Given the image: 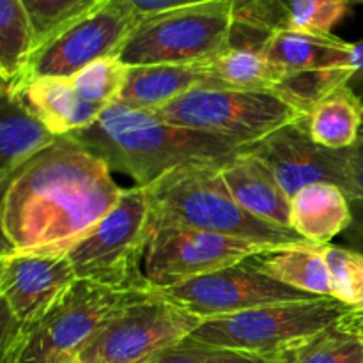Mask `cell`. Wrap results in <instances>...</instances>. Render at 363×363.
I'll return each instance as SVG.
<instances>
[{
    "label": "cell",
    "instance_id": "cell-3",
    "mask_svg": "<svg viewBox=\"0 0 363 363\" xmlns=\"http://www.w3.org/2000/svg\"><path fill=\"white\" fill-rule=\"evenodd\" d=\"M222 165L181 167L149 186H142L147 194L152 229L188 227L275 247L308 243L294 230L262 222L245 211L223 181Z\"/></svg>",
    "mask_w": 363,
    "mask_h": 363
},
{
    "label": "cell",
    "instance_id": "cell-13",
    "mask_svg": "<svg viewBox=\"0 0 363 363\" xmlns=\"http://www.w3.org/2000/svg\"><path fill=\"white\" fill-rule=\"evenodd\" d=\"M162 298L199 319L233 315L250 308L311 298L255 269L248 261L186 282L155 289Z\"/></svg>",
    "mask_w": 363,
    "mask_h": 363
},
{
    "label": "cell",
    "instance_id": "cell-24",
    "mask_svg": "<svg viewBox=\"0 0 363 363\" xmlns=\"http://www.w3.org/2000/svg\"><path fill=\"white\" fill-rule=\"evenodd\" d=\"M273 28L332 34V28L350 14V0H264Z\"/></svg>",
    "mask_w": 363,
    "mask_h": 363
},
{
    "label": "cell",
    "instance_id": "cell-18",
    "mask_svg": "<svg viewBox=\"0 0 363 363\" xmlns=\"http://www.w3.org/2000/svg\"><path fill=\"white\" fill-rule=\"evenodd\" d=\"M204 85V62L130 67L117 103L133 110L156 112Z\"/></svg>",
    "mask_w": 363,
    "mask_h": 363
},
{
    "label": "cell",
    "instance_id": "cell-33",
    "mask_svg": "<svg viewBox=\"0 0 363 363\" xmlns=\"http://www.w3.org/2000/svg\"><path fill=\"white\" fill-rule=\"evenodd\" d=\"M351 77L347 80L351 91L363 99V39L358 43H353V50H351V60H350Z\"/></svg>",
    "mask_w": 363,
    "mask_h": 363
},
{
    "label": "cell",
    "instance_id": "cell-30",
    "mask_svg": "<svg viewBox=\"0 0 363 363\" xmlns=\"http://www.w3.org/2000/svg\"><path fill=\"white\" fill-rule=\"evenodd\" d=\"M155 363H269V358L186 339Z\"/></svg>",
    "mask_w": 363,
    "mask_h": 363
},
{
    "label": "cell",
    "instance_id": "cell-35",
    "mask_svg": "<svg viewBox=\"0 0 363 363\" xmlns=\"http://www.w3.org/2000/svg\"><path fill=\"white\" fill-rule=\"evenodd\" d=\"M351 323L360 330L363 335V312H353V314H351Z\"/></svg>",
    "mask_w": 363,
    "mask_h": 363
},
{
    "label": "cell",
    "instance_id": "cell-9",
    "mask_svg": "<svg viewBox=\"0 0 363 363\" xmlns=\"http://www.w3.org/2000/svg\"><path fill=\"white\" fill-rule=\"evenodd\" d=\"M140 20L142 16L128 0H103L98 7L39 45L30 55L23 77L14 85L2 84V87L16 91L38 78H71L94 60L119 55Z\"/></svg>",
    "mask_w": 363,
    "mask_h": 363
},
{
    "label": "cell",
    "instance_id": "cell-1",
    "mask_svg": "<svg viewBox=\"0 0 363 363\" xmlns=\"http://www.w3.org/2000/svg\"><path fill=\"white\" fill-rule=\"evenodd\" d=\"M123 191L101 158L69 135L57 137L2 184L4 250L67 254Z\"/></svg>",
    "mask_w": 363,
    "mask_h": 363
},
{
    "label": "cell",
    "instance_id": "cell-37",
    "mask_svg": "<svg viewBox=\"0 0 363 363\" xmlns=\"http://www.w3.org/2000/svg\"><path fill=\"white\" fill-rule=\"evenodd\" d=\"M351 4H353V6H357V4H363V0H350Z\"/></svg>",
    "mask_w": 363,
    "mask_h": 363
},
{
    "label": "cell",
    "instance_id": "cell-6",
    "mask_svg": "<svg viewBox=\"0 0 363 363\" xmlns=\"http://www.w3.org/2000/svg\"><path fill=\"white\" fill-rule=\"evenodd\" d=\"M241 13L234 0H215L142 16L119 59L130 67L206 62L233 45Z\"/></svg>",
    "mask_w": 363,
    "mask_h": 363
},
{
    "label": "cell",
    "instance_id": "cell-34",
    "mask_svg": "<svg viewBox=\"0 0 363 363\" xmlns=\"http://www.w3.org/2000/svg\"><path fill=\"white\" fill-rule=\"evenodd\" d=\"M269 363H300L296 358V351L293 353H286V354H279V357L272 358Z\"/></svg>",
    "mask_w": 363,
    "mask_h": 363
},
{
    "label": "cell",
    "instance_id": "cell-12",
    "mask_svg": "<svg viewBox=\"0 0 363 363\" xmlns=\"http://www.w3.org/2000/svg\"><path fill=\"white\" fill-rule=\"evenodd\" d=\"M243 151L261 160L289 197L314 183L337 184L347 199L353 191V147L330 149L318 144L308 133L307 117L273 131Z\"/></svg>",
    "mask_w": 363,
    "mask_h": 363
},
{
    "label": "cell",
    "instance_id": "cell-31",
    "mask_svg": "<svg viewBox=\"0 0 363 363\" xmlns=\"http://www.w3.org/2000/svg\"><path fill=\"white\" fill-rule=\"evenodd\" d=\"M351 225L344 233L347 247L363 254V123L353 145V191L350 195Z\"/></svg>",
    "mask_w": 363,
    "mask_h": 363
},
{
    "label": "cell",
    "instance_id": "cell-26",
    "mask_svg": "<svg viewBox=\"0 0 363 363\" xmlns=\"http://www.w3.org/2000/svg\"><path fill=\"white\" fill-rule=\"evenodd\" d=\"M300 363H363V335L351 323V315L296 351Z\"/></svg>",
    "mask_w": 363,
    "mask_h": 363
},
{
    "label": "cell",
    "instance_id": "cell-5",
    "mask_svg": "<svg viewBox=\"0 0 363 363\" xmlns=\"http://www.w3.org/2000/svg\"><path fill=\"white\" fill-rule=\"evenodd\" d=\"M353 314L330 296L280 301L223 318L204 319L188 340L245 351L262 358L293 353Z\"/></svg>",
    "mask_w": 363,
    "mask_h": 363
},
{
    "label": "cell",
    "instance_id": "cell-7",
    "mask_svg": "<svg viewBox=\"0 0 363 363\" xmlns=\"http://www.w3.org/2000/svg\"><path fill=\"white\" fill-rule=\"evenodd\" d=\"M152 113L165 123L247 147L287 124L305 119L308 110L284 91L199 87Z\"/></svg>",
    "mask_w": 363,
    "mask_h": 363
},
{
    "label": "cell",
    "instance_id": "cell-21",
    "mask_svg": "<svg viewBox=\"0 0 363 363\" xmlns=\"http://www.w3.org/2000/svg\"><path fill=\"white\" fill-rule=\"evenodd\" d=\"M269 279L311 296L332 298L325 245H284L248 259Z\"/></svg>",
    "mask_w": 363,
    "mask_h": 363
},
{
    "label": "cell",
    "instance_id": "cell-22",
    "mask_svg": "<svg viewBox=\"0 0 363 363\" xmlns=\"http://www.w3.org/2000/svg\"><path fill=\"white\" fill-rule=\"evenodd\" d=\"M204 87L234 91H282L284 77L259 45H233L204 62Z\"/></svg>",
    "mask_w": 363,
    "mask_h": 363
},
{
    "label": "cell",
    "instance_id": "cell-20",
    "mask_svg": "<svg viewBox=\"0 0 363 363\" xmlns=\"http://www.w3.org/2000/svg\"><path fill=\"white\" fill-rule=\"evenodd\" d=\"M57 137L28 110L23 99L2 87L0 91V183L48 147Z\"/></svg>",
    "mask_w": 363,
    "mask_h": 363
},
{
    "label": "cell",
    "instance_id": "cell-27",
    "mask_svg": "<svg viewBox=\"0 0 363 363\" xmlns=\"http://www.w3.org/2000/svg\"><path fill=\"white\" fill-rule=\"evenodd\" d=\"M128 74L130 66H126L119 55H112L94 60L69 80L82 99L106 108L119 99L128 82Z\"/></svg>",
    "mask_w": 363,
    "mask_h": 363
},
{
    "label": "cell",
    "instance_id": "cell-28",
    "mask_svg": "<svg viewBox=\"0 0 363 363\" xmlns=\"http://www.w3.org/2000/svg\"><path fill=\"white\" fill-rule=\"evenodd\" d=\"M332 298L353 312H363V254L350 247L325 245Z\"/></svg>",
    "mask_w": 363,
    "mask_h": 363
},
{
    "label": "cell",
    "instance_id": "cell-36",
    "mask_svg": "<svg viewBox=\"0 0 363 363\" xmlns=\"http://www.w3.org/2000/svg\"><path fill=\"white\" fill-rule=\"evenodd\" d=\"M67 363H89V362L82 360V358H74V360H71V362H67Z\"/></svg>",
    "mask_w": 363,
    "mask_h": 363
},
{
    "label": "cell",
    "instance_id": "cell-15",
    "mask_svg": "<svg viewBox=\"0 0 363 363\" xmlns=\"http://www.w3.org/2000/svg\"><path fill=\"white\" fill-rule=\"evenodd\" d=\"M261 50L284 77L286 87L296 78L350 69L353 43L333 34H312L279 27L268 32Z\"/></svg>",
    "mask_w": 363,
    "mask_h": 363
},
{
    "label": "cell",
    "instance_id": "cell-11",
    "mask_svg": "<svg viewBox=\"0 0 363 363\" xmlns=\"http://www.w3.org/2000/svg\"><path fill=\"white\" fill-rule=\"evenodd\" d=\"M269 248L275 245L188 227H155L145 252L144 272L155 289L170 287L241 264Z\"/></svg>",
    "mask_w": 363,
    "mask_h": 363
},
{
    "label": "cell",
    "instance_id": "cell-17",
    "mask_svg": "<svg viewBox=\"0 0 363 363\" xmlns=\"http://www.w3.org/2000/svg\"><path fill=\"white\" fill-rule=\"evenodd\" d=\"M11 92L20 96L55 137H67L92 126L105 110L82 99L69 78H38Z\"/></svg>",
    "mask_w": 363,
    "mask_h": 363
},
{
    "label": "cell",
    "instance_id": "cell-23",
    "mask_svg": "<svg viewBox=\"0 0 363 363\" xmlns=\"http://www.w3.org/2000/svg\"><path fill=\"white\" fill-rule=\"evenodd\" d=\"M363 123V99L347 84L326 89L307 116V128L318 144L330 149H350L357 144Z\"/></svg>",
    "mask_w": 363,
    "mask_h": 363
},
{
    "label": "cell",
    "instance_id": "cell-29",
    "mask_svg": "<svg viewBox=\"0 0 363 363\" xmlns=\"http://www.w3.org/2000/svg\"><path fill=\"white\" fill-rule=\"evenodd\" d=\"M30 20L35 48L74 20L98 7L103 0H20Z\"/></svg>",
    "mask_w": 363,
    "mask_h": 363
},
{
    "label": "cell",
    "instance_id": "cell-16",
    "mask_svg": "<svg viewBox=\"0 0 363 363\" xmlns=\"http://www.w3.org/2000/svg\"><path fill=\"white\" fill-rule=\"evenodd\" d=\"M220 172L234 201L245 211L262 222L291 229V197L261 160L241 151L223 163Z\"/></svg>",
    "mask_w": 363,
    "mask_h": 363
},
{
    "label": "cell",
    "instance_id": "cell-19",
    "mask_svg": "<svg viewBox=\"0 0 363 363\" xmlns=\"http://www.w3.org/2000/svg\"><path fill=\"white\" fill-rule=\"evenodd\" d=\"M350 225V201L337 184H308L291 197V229L308 243L330 245Z\"/></svg>",
    "mask_w": 363,
    "mask_h": 363
},
{
    "label": "cell",
    "instance_id": "cell-32",
    "mask_svg": "<svg viewBox=\"0 0 363 363\" xmlns=\"http://www.w3.org/2000/svg\"><path fill=\"white\" fill-rule=\"evenodd\" d=\"M128 2L133 6V9L137 11L140 16H147V14L162 13V11L169 9H177V7L184 6H195V4H206V2H215V0H128ZM240 6H243V9L247 7L255 6L261 0H234Z\"/></svg>",
    "mask_w": 363,
    "mask_h": 363
},
{
    "label": "cell",
    "instance_id": "cell-8",
    "mask_svg": "<svg viewBox=\"0 0 363 363\" xmlns=\"http://www.w3.org/2000/svg\"><path fill=\"white\" fill-rule=\"evenodd\" d=\"M152 234L151 208L142 186L124 188L116 208L69 252L80 282L117 291H155L144 261Z\"/></svg>",
    "mask_w": 363,
    "mask_h": 363
},
{
    "label": "cell",
    "instance_id": "cell-2",
    "mask_svg": "<svg viewBox=\"0 0 363 363\" xmlns=\"http://www.w3.org/2000/svg\"><path fill=\"white\" fill-rule=\"evenodd\" d=\"M101 158L112 172L149 186L190 165L225 163L243 151L215 135L162 121L152 112L112 103L92 126L69 135Z\"/></svg>",
    "mask_w": 363,
    "mask_h": 363
},
{
    "label": "cell",
    "instance_id": "cell-4",
    "mask_svg": "<svg viewBox=\"0 0 363 363\" xmlns=\"http://www.w3.org/2000/svg\"><path fill=\"white\" fill-rule=\"evenodd\" d=\"M155 291H117L78 282L45 319L18 326L4 312L2 363H67L124 311Z\"/></svg>",
    "mask_w": 363,
    "mask_h": 363
},
{
    "label": "cell",
    "instance_id": "cell-10",
    "mask_svg": "<svg viewBox=\"0 0 363 363\" xmlns=\"http://www.w3.org/2000/svg\"><path fill=\"white\" fill-rule=\"evenodd\" d=\"M202 323L158 293L124 311L80 354L89 363H155Z\"/></svg>",
    "mask_w": 363,
    "mask_h": 363
},
{
    "label": "cell",
    "instance_id": "cell-14",
    "mask_svg": "<svg viewBox=\"0 0 363 363\" xmlns=\"http://www.w3.org/2000/svg\"><path fill=\"white\" fill-rule=\"evenodd\" d=\"M80 282L67 254L45 255L2 250L0 298L18 326L45 319Z\"/></svg>",
    "mask_w": 363,
    "mask_h": 363
},
{
    "label": "cell",
    "instance_id": "cell-25",
    "mask_svg": "<svg viewBox=\"0 0 363 363\" xmlns=\"http://www.w3.org/2000/svg\"><path fill=\"white\" fill-rule=\"evenodd\" d=\"M35 38L20 0H0V77L4 85H14L23 77Z\"/></svg>",
    "mask_w": 363,
    "mask_h": 363
}]
</instances>
